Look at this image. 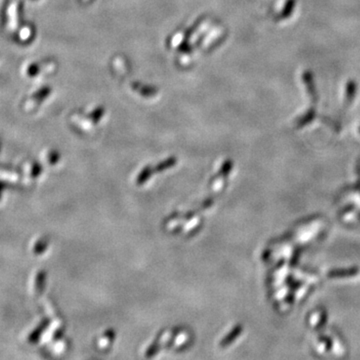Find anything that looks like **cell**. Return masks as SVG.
<instances>
[]
</instances>
